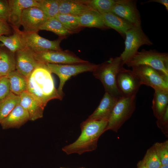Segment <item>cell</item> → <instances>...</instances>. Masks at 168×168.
Returning a JSON list of instances; mask_svg holds the SVG:
<instances>
[{"instance_id":"cell-17","label":"cell","mask_w":168,"mask_h":168,"mask_svg":"<svg viewBox=\"0 0 168 168\" xmlns=\"http://www.w3.org/2000/svg\"><path fill=\"white\" fill-rule=\"evenodd\" d=\"M30 120L27 112L19 104L0 123L2 129L18 128Z\"/></svg>"},{"instance_id":"cell-3","label":"cell","mask_w":168,"mask_h":168,"mask_svg":"<svg viewBox=\"0 0 168 168\" xmlns=\"http://www.w3.org/2000/svg\"><path fill=\"white\" fill-rule=\"evenodd\" d=\"M124 64L119 56L111 58L98 64L92 72L94 77L102 83L105 92L117 99L122 96L117 88L116 79L118 73L124 68Z\"/></svg>"},{"instance_id":"cell-1","label":"cell","mask_w":168,"mask_h":168,"mask_svg":"<svg viewBox=\"0 0 168 168\" xmlns=\"http://www.w3.org/2000/svg\"><path fill=\"white\" fill-rule=\"evenodd\" d=\"M51 73L45 64L40 63L27 79L26 91L35 97L44 107L50 100L63 98L55 86Z\"/></svg>"},{"instance_id":"cell-27","label":"cell","mask_w":168,"mask_h":168,"mask_svg":"<svg viewBox=\"0 0 168 168\" xmlns=\"http://www.w3.org/2000/svg\"><path fill=\"white\" fill-rule=\"evenodd\" d=\"M55 17L63 25L71 34L76 33L82 28L79 16L58 13Z\"/></svg>"},{"instance_id":"cell-20","label":"cell","mask_w":168,"mask_h":168,"mask_svg":"<svg viewBox=\"0 0 168 168\" xmlns=\"http://www.w3.org/2000/svg\"><path fill=\"white\" fill-rule=\"evenodd\" d=\"M101 14L105 25L114 29L122 36H125L128 30L135 26L111 12Z\"/></svg>"},{"instance_id":"cell-11","label":"cell","mask_w":168,"mask_h":168,"mask_svg":"<svg viewBox=\"0 0 168 168\" xmlns=\"http://www.w3.org/2000/svg\"><path fill=\"white\" fill-rule=\"evenodd\" d=\"M135 0H116L111 12L135 26L141 25L140 13Z\"/></svg>"},{"instance_id":"cell-22","label":"cell","mask_w":168,"mask_h":168,"mask_svg":"<svg viewBox=\"0 0 168 168\" xmlns=\"http://www.w3.org/2000/svg\"><path fill=\"white\" fill-rule=\"evenodd\" d=\"M12 28L13 34L7 36H0V41L10 51L13 53L25 48V45L23 39L19 29L14 27Z\"/></svg>"},{"instance_id":"cell-23","label":"cell","mask_w":168,"mask_h":168,"mask_svg":"<svg viewBox=\"0 0 168 168\" xmlns=\"http://www.w3.org/2000/svg\"><path fill=\"white\" fill-rule=\"evenodd\" d=\"M79 22L82 27L107 29L105 25L102 15L97 12L91 9L79 16Z\"/></svg>"},{"instance_id":"cell-18","label":"cell","mask_w":168,"mask_h":168,"mask_svg":"<svg viewBox=\"0 0 168 168\" xmlns=\"http://www.w3.org/2000/svg\"><path fill=\"white\" fill-rule=\"evenodd\" d=\"M118 99L105 92L99 105L87 119L108 121Z\"/></svg>"},{"instance_id":"cell-8","label":"cell","mask_w":168,"mask_h":168,"mask_svg":"<svg viewBox=\"0 0 168 168\" xmlns=\"http://www.w3.org/2000/svg\"><path fill=\"white\" fill-rule=\"evenodd\" d=\"M125 48L120 57L124 64L138 51L143 45H152L153 43L143 31L141 25L135 26L125 34Z\"/></svg>"},{"instance_id":"cell-19","label":"cell","mask_w":168,"mask_h":168,"mask_svg":"<svg viewBox=\"0 0 168 168\" xmlns=\"http://www.w3.org/2000/svg\"><path fill=\"white\" fill-rule=\"evenodd\" d=\"M91 9L85 1L59 0V14L79 16Z\"/></svg>"},{"instance_id":"cell-42","label":"cell","mask_w":168,"mask_h":168,"mask_svg":"<svg viewBox=\"0 0 168 168\" xmlns=\"http://www.w3.org/2000/svg\"></svg>"},{"instance_id":"cell-15","label":"cell","mask_w":168,"mask_h":168,"mask_svg":"<svg viewBox=\"0 0 168 168\" xmlns=\"http://www.w3.org/2000/svg\"><path fill=\"white\" fill-rule=\"evenodd\" d=\"M9 15L8 22L12 27L19 29L21 25V19L23 11L31 7H38V0H9Z\"/></svg>"},{"instance_id":"cell-41","label":"cell","mask_w":168,"mask_h":168,"mask_svg":"<svg viewBox=\"0 0 168 168\" xmlns=\"http://www.w3.org/2000/svg\"><path fill=\"white\" fill-rule=\"evenodd\" d=\"M85 168L83 167H80V168Z\"/></svg>"},{"instance_id":"cell-35","label":"cell","mask_w":168,"mask_h":168,"mask_svg":"<svg viewBox=\"0 0 168 168\" xmlns=\"http://www.w3.org/2000/svg\"><path fill=\"white\" fill-rule=\"evenodd\" d=\"M168 123V107H167L163 114L156 121L157 126L161 128H167Z\"/></svg>"},{"instance_id":"cell-9","label":"cell","mask_w":168,"mask_h":168,"mask_svg":"<svg viewBox=\"0 0 168 168\" xmlns=\"http://www.w3.org/2000/svg\"><path fill=\"white\" fill-rule=\"evenodd\" d=\"M20 32L26 46L34 52L62 50L60 44L64 37H60L54 40H50L41 37L36 32H26L21 31Z\"/></svg>"},{"instance_id":"cell-4","label":"cell","mask_w":168,"mask_h":168,"mask_svg":"<svg viewBox=\"0 0 168 168\" xmlns=\"http://www.w3.org/2000/svg\"><path fill=\"white\" fill-rule=\"evenodd\" d=\"M128 67L139 65L150 66L168 76V54L155 49L138 51L125 64Z\"/></svg>"},{"instance_id":"cell-6","label":"cell","mask_w":168,"mask_h":168,"mask_svg":"<svg viewBox=\"0 0 168 168\" xmlns=\"http://www.w3.org/2000/svg\"><path fill=\"white\" fill-rule=\"evenodd\" d=\"M51 73L56 74L59 79L57 90L63 98L64 96L63 88L66 82L72 76L87 72H93L98 64L86 63L72 64H60L50 63L45 64Z\"/></svg>"},{"instance_id":"cell-36","label":"cell","mask_w":168,"mask_h":168,"mask_svg":"<svg viewBox=\"0 0 168 168\" xmlns=\"http://www.w3.org/2000/svg\"><path fill=\"white\" fill-rule=\"evenodd\" d=\"M12 30L8 22L0 19V36L8 35L12 33Z\"/></svg>"},{"instance_id":"cell-32","label":"cell","mask_w":168,"mask_h":168,"mask_svg":"<svg viewBox=\"0 0 168 168\" xmlns=\"http://www.w3.org/2000/svg\"><path fill=\"white\" fill-rule=\"evenodd\" d=\"M162 165H168V141L156 142L153 145Z\"/></svg>"},{"instance_id":"cell-14","label":"cell","mask_w":168,"mask_h":168,"mask_svg":"<svg viewBox=\"0 0 168 168\" xmlns=\"http://www.w3.org/2000/svg\"><path fill=\"white\" fill-rule=\"evenodd\" d=\"M16 70L26 79L40 64L36 59L34 52L27 47L15 53Z\"/></svg>"},{"instance_id":"cell-28","label":"cell","mask_w":168,"mask_h":168,"mask_svg":"<svg viewBox=\"0 0 168 168\" xmlns=\"http://www.w3.org/2000/svg\"><path fill=\"white\" fill-rule=\"evenodd\" d=\"M40 30L51 31L60 37H64L71 34L55 17L49 18L40 27Z\"/></svg>"},{"instance_id":"cell-34","label":"cell","mask_w":168,"mask_h":168,"mask_svg":"<svg viewBox=\"0 0 168 168\" xmlns=\"http://www.w3.org/2000/svg\"><path fill=\"white\" fill-rule=\"evenodd\" d=\"M9 12L8 0H0V19L8 22Z\"/></svg>"},{"instance_id":"cell-29","label":"cell","mask_w":168,"mask_h":168,"mask_svg":"<svg viewBox=\"0 0 168 168\" xmlns=\"http://www.w3.org/2000/svg\"><path fill=\"white\" fill-rule=\"evenodd\" d=\"M59 0H39V8L49 19L55 17L58 14Z\"/></svg>"},{"instance_id":"cell-13","label":"cell","mask_w":168,"mask_h":168,"mask_svg":"<svg viewBox=\"0 0 168 168\" xmlns=\"http://www.w3.org/2000/svg\"><path fill=\"white\" fill-rule=\"evenodd\" d=\"M116 83L122 96L137 95L141 85L132 71L124 68L118 74Z\"/></svg>"},{"instance_id":"cell-16","label":"cell","mask_w":168,"mask_h":168,"mask_svg":"<svg viewBox=\"0 0 168 168\" xmlns=\"http://www.w3.org/2000/svg\"><path fill=\"white\" fill-rule=\"evenodd\" d=\"M19 96V104L28 113L30 120L35 121L43 117L44 107L35 97L26 91Z\"/></svg>"},{"instance_id":"cell-2","label":"cell","mask_w":168,"mask_h":168,"mask_svg":"<svg viewBox=\"0 0 168 168\" xmlns=\"http://www.w3.org/2000/svg\"><path fill=\"white\" fill-rule=\"evenodd\" d=\"M108 121L86 119L80 124L81 133L78 138L71 144L62 148L67 154L79 155L95 150L98 140L106 131Z\"/></svg>"},{"instance_id":"cell-26","label":"cell","mask_w":168,"mask_h":168,"mask_svg":"<svg viewBox=\"0 0 168 168\" xmlns=\"http://www.w3.org/2000/svg\"><path fill=\"white\" fill-rule=\"evenodd\" d=\"M20 98L11 92L0 101V123L20 103Z\"/></svg>"},{"instance_id":"cell-39","label":"cell","mask_w":168,"mask_h":168,"mask_svg":"<svg viewBox=\"0 0 168 168\" xmlns=\"http://www.w3.org/2000/svg\"><path fill=\"white\" fill-rule=\"evenodd\" d=\"M160 168H168V165H162Z\"/></svg>"},{"instance_id":"cell-31","label":"cell","mask_w":168,"mask_h":168,"mask_svg":"<svg viewBox=\"0 0 168 168\" xmlns=\"http://www.w3.org/2000/svg\"><path fill=\"white\" fill-rule=\"evenodd\" d=\"M142 160L146 166L148 168H160L162 165L153 145L147 150Z\"/></svg>"},{"instance_id":"cell-24","label":"cell","mask_w":168,"mask_h":168,"mask_svg":"<svg viewBox=\"0 0 168 168\" xmlns=\"http://www.w3.org/2000/svg\"><path fill=\"white\" fill-rule=\"evenodd\" d=\"M152 108L154 116L159 118L168 107V91L154 89Z\"/></svg>"},{"instance_id":"cell-30","label":"cell","mask_w":168,"mask_h":168,"mask_svg":"<svg viewBox=\"0 0 168 168\" xmlns=\"http://www.w3.org/2000/svg\"><path fill=\"white\" fill-rule=\"evenodd\" d=\"M85 1L92 9L101 14L111 12L116 2V0H91Z\"/></svg>"},{"instance_id":"cell-38","label":"cell","mask_w":168,"mask_h":168,"mask_svg":"<svg viewBox=\"0 0 168 168\" xmlns=\"http://www.w3.org/2000/svg\"><path fill=\"white\" fill-rule=\"evenodd\" d=\"M137 168H148L144 164L142 160L140 161L137 164Z\"/></svg>"},{"instance_id":"cell-10","label":"cell","mask_w":168,"mask_h":168,"mask_svg":"<svg viewBox=\"0 0 168 168\" xmlns=\"http://www.w3.org/2000/svg\"><path fill=\"white\" fill-rule=\"evenodd\" d=\"M34 54L36 59L39 63L44 64H72L88 62L67 51L50 50L34 52Z\"/></svg>"},{"instance_id":"cell-12","label":"cell","mask_w":168,"mask_h":168,"mask_svg":"<svg viewBox=\"0 0 168 168\" xmlns=\"http://www.w3.org/2000/svg\"><path fill=\"white\" fill-rule=\"evenodd\" d=\"M48 18L38 7H32L23 11L21 19V25L26 32L37 33L40 27Z\"/></svg>"},{"instance_id":"cell-21","label":"cell","mask_w":168,"mask_h":168,"mask_svg":"<svg viewBox=\"0 0 168 168\" xmlns=\"http://www.w3.org/2000/svg\"><path fill=\"white\" fill-rule=\"evenodd\" d=\"M15 70V53L0 44V77L6 76Z\"/></svg>"},{"instance_id":"cell-25","label":"cell","mask_w":168,"mask_h":168,"mask_svg":"<svg viewBox=\"0 0 168 168\" xmlns=\"http://www.w3.org/2000/svg\"><path fill=\"white\" fill-rule=\"evenodd\" d=\"M6 76L8 79L10 83V91L17 96L26 91L27 80L23 75L15 70Z\"/></svg>"},{"instance_id":"cell-5","label":"cell","mask_w":168,"mask_h":168,"mask_svg":"<svg viewBox=\"0 0 168 168\" xmlns=\"http://www.w3.org/2000/svg\"><path fill=\"white\" fill-rule=\"evenodd\" d=\"M136 96H122L118 99L108 120L106 131L117 132L131 117L135 110Z\"/></svg>"},{"instance_id":"cell-40","label":"cell","mask_w":168,"mask_h":168,"mask_svg":"<svg viewBox=\"0 0 168 168\" xmlns=\"http://www.w3.org/2000/svg\"><path fill=\"white\" fill-rule=\"evenodd\" d=\"M60 168H65V167H61Z\"/></svg>"},{"instance_id":"cell-7","label":"cell","mask_w":168,"mask_h":168,"mask_svg":"<svg viewBox=\"0 0 168 168\" xmlns=\"http://www.w3.org/2000/svg\"><path fill=\"white\" fill-rule=\"evenodd\" d=\"M131 70L141 85L168 91V76L150 66L139 65L132 67Z\"/></svg>"},{"instance_id":"cell-33","label":"cell","mask_w":168,"mask_h":168,"mask_svg":"<svg viewBox=\"0 0 168 168\" xmlns=\"http://www.w3.org/2000/svg\"><path fill=\"white\" fill-rule=\"evenodd\" d=\"M10 92V83L6 76L0 77V101Z\"/></svg>"},{"instance_id":"cell-37","label":"cell","mask_w":168,"mask_h":168,"mask_svg":"<svg viewBox=\"0 0 168 168\" xmlns=\"http://www.w3.org/2000/svg\"><path fill=\"white\" fill-rule=\"evenodd\" d=\"M152 2H156L160 3L163 5L166 8V10L168 11V0H149L145 2H142L141 3L145 4Z\"/></svg>"}]
</instances>
